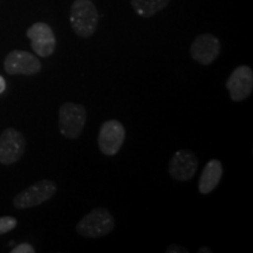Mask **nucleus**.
I'll list each match as a JSON object with an SVG mask.
<instances>
[{"mask_svg": "<svg viewBox=\"0 0 253 253\" xmlns=\"http://www.w3.org/2000/svg\"><path fill=\"white\" fill-rule=\"evenodd\" d=\"M177 252H184L186 253L188 252V250H185L184 248H182V246H178V245H170L169 248L167 249V253H177Z\"/></svg>", "mask_w": 253, "mask_h": 253, "instance_id": "nucleus-16", "label": "nucleus"}, {"mask_svg": "<svg viewBox=\"0 0 253 253\" xmlns=\"http://www.w3.org/2000/svg\"><path fill=\"white\" fill-rule=\"evenodd\" d=\"M126 141V128L119 120H107L101 126L97 144L101 153L106 156H115Z\"/></svg>", "mask_w": 253, "mask_h": 253, "instance_id": "nucleus-5", "label": "nucleus"}, {"mask_svg": "<svg viewBox=\"0 0 253 253\" xmlns=\"http://www.w3.org/2000/svg\"><path fill=\"white\" fill-rule=\"evenodd\" d=\"M12 253H34L36 252V250L30 244H27V243H23V244L15 246L14 249H12Z\"/></svg>", "mask_w": 253, "mask_h": 253, "instance_id": "nucleus-15", "label": "nucleus"}, {"mask_svg": "<svg viewBox=\"0 0 253 253\" xmlns=\"http://www.w3.org/2000/svg\"><path fill=\"white\" fill-rule=\"evenodd\" d=\"M87 122V109L84 106L65 102L59 108V131L63 137L75 140L82 134Z\"/></svg>", "mask_w": 253, "mask_h": 253, "instance_id": "nucleus-3", "label": "nucleus"}, {"mask_svg": "<svg viewBox=\"0 0 253 253\" xmlns=\"http://www.w3.org/2000/svg\"><path fill=\"white\" fill-rule=\"evenodd\" d=\"M170 0H131V6L142 18H151L164 9Z\"/></svg>", "mask_w": 253, "mask_h": 253, "instance_id": "nucleus-13", "label": "nucleus"}, {"mask_svg": "<svg viewBox=\"0 0 253 253\" xmlns=\"http://www.w3.org/2000/svg\"><path fill=\"white\" fill-rule=\"evenodd\" d=\"M198 252H199V253H204V252L211 253V252H212V250H211L210 248H207V246H204V248H201V250H199Z\"/></svg>", "mask_w": 253, "mask_h": 253, "instance_id": "nucleus-18", "label": "nucleus"}, {"mask_svg": "<svg viewBox=\"0 0 253 253\" xmlns=\"http://www.w3.org/2000/svg\"><path fill=\"white\" fill-rule=\"evenodd\" d=\"M114 227L115 219L108 209L95 208L79 220L75 231L84 238L97 239L112 233Z\"/></svg>", "mask_w": 253, "mask_h": 253, "instance_id": "nucleus-2", "label": "nucleus"}, {"mask_svg": "<svg viewBox=\"0 0 253 253\" xmlns=\"http://www.w3.org/2000/svg\"><path fill=\"white\" fill-rule=\"evenodd\" d=\"M26 34L31 41L32 49L40 58H48L54 53L56 39L49 25L45 23L33 24L27 30Z\"/></svg>", "mask_w": 253, "mask_h": 253, "instance_id": "nucleus-10", "label": "nucleus"}, {"mask_svg": "<svg viewBox=\"0 0 253 253\" xmlns=\"http://www.w3.org/2000/svg\"><path fill=\"white\" fill-rule=\"evenodd\" d=\"M26 149V140L20 131L6 128L0 135V163L11 166L17 163Z\"/></svg>", "mask_w": 253, "mask_h": 253, "instance_id": "nucleus-6", "label": "nucleus"}, {"mask_svg": "<svg viewBox=\"0 0 253 253\" xmlns=\"http://www.w3.org/2000/svg\"><path fill=\"white\" fill-rule=\"evenodd\" d=\"M226 89L233 102H242L253 90V71L250 66H238L226 80Z\"/></svg>", "mask_w": 253, "mask_h": 253, "instance_id": "nucleus-9", "label": "nucleus"}, {"mask_svg": "<svg viewBox=\"0 0 253 253\" xmlns=\"http://www.w3.org/2000/svg\"><path fill=\"white\" fill-rule=\"evenodd\" d=\"M6 89V81L5 79L0 75V94H2Z\"/></svg>", "mask_w": 253, "mask_h": 253, "instance_id": "nucleus-17", "label": "nucleus"}, {"mask_svg": "<svg viewBox=\"0 0 253 253\" xmlns=\"http://www.w3.org/2000/svg\"><path fill=\"white\" fill-rule=\"evenodd\" d=\"M198 169V160L195 153L188 149L176 151L168 166V172L178 182H188L192 179Z\"/></svg>", "mask_w": 253, "mask_h": 253, "instance_id": "nucleus-11", "label": "nucleus"}, {"mask_svg": "<svg viewBox=\"0 0 253 253\" xmlns=\"http://www.w3.org/2000/svg\"><path fill=\"white\" fill-rule=\"evenodd\" d=\"M220 40L211 33H202L192 40L190 55L192 60L203 66L211 65L220 54Z\"/></svg>", "mask_w": 253, "mask_h": 253, "instance_id": "nucleus-8", "label": "nucleus"}, {"mask_svg": "<svg viewBox=\"0 0 253 253\" xmlns=\"http://www.w3.org/2000/svg\"><path fill=\"white\" fill-rule=\"evenodd\" d=\"M18 220L14 217L11 216H5L0 217V236L5 235V233L11 232L12 230L15 229L17 226Z\"/></svg>", "mask_w": 253, "mask_h": 253, "instance_id": "nucleus-14", "label": "nucleus"}, {"mask_svg": "<svg viewBox=\"0 0 253 253\" xmlns=\"http://www.w3.org/2000/svg\"><path fill=\"white\" fill-rule=\"evenodd\" d=\"M99 12L91 0H75L71 6L69 21L78 37L90 38L99 26Z\"/></svg>", "mask_w": 253, "mask_h": 253, "instance_id": "nucleus-1", "label": "nucleus"}, {"mask_svg": "<svg viewBox=\"0 0 253 253\" xmlns=\"http://www.w3.org/2000/svg\"><path fill=\"white\" fill-rule=\"evenodd\" d=\"M5 72L8 75H27L32 77L41 71L40 60L26 50L14 49L9 52L4 61Z\"/></svg>", "mask_w": 253, "mask_h": 253, "instance_id": "nucleus-7", "label": "nucleus"}, {"mask_svg": "<svg viewBox=\"0 0 253 253\" xmlns=\"http://www.w3.org/2000/svg\"><path fill=\"white\" fill-rule=\"evenodd\" d=\"M223 177V164L219 160L209 161L205 164L198 181V191L202 195H209L217 188Z\"/></svg>", "mask_w": 253, "mask_h": 253, "instance_id": "nucleus-12", "label": "nucleus"}, {"mask_svg": "<svg viewBox=\"0 0 253 253\" xmlns=\"http://www.w3.org/2000/svg\"><path fill=\"white\" fill-rule=\"evenodd\" d=\"M55 182L50 179H41L28 186L24 191L19 192L13 199V205L17 209H30L43 204L56 194Z\"/></svg>", "mask_w": 253, "mask_h": 253, "instance_id": "nucleus-4", "label": "nucleus"}]
</instances>
